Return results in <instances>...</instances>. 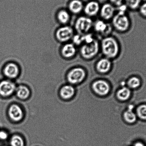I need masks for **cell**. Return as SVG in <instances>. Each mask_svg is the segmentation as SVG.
Segmentation results:
<instances>
[{
    "label": "cell",
    "instance_id": "14",
    "mask_svg": "<svg viewBox=\"0 0 146 146\" xmlns=\"http://www.w3.org/2000/svg\"><path fill=\"white\" fill-rule=\"evenodd\" d=\"M3 73L6 77L13 79L17 77L19 73V67L14 63H9L5 66L3 69Z\"/></svg>",
    "mask_w": 146,
    "mask_h": 146
},
{
    "label": "cell",
    "instance_id": "22",
    "mask_svg": "<svg viewBox=\"0 0 146 146\" xmlns=\"http://www.w3.org/2000/svg\"><path fill=\"white\" fill-rule=\"evenodd\" d=\"M141 84L140 79L137 76H132L127 81V86L131 89H137L139 87Z\"/></svg>",
    "mask_w": 146,
    "mask_h": 146
},
{
    "label": "cell",
    "instance_id": "30",
    "mask_svg": "<svg viewBox=\"0 0 146 146\" xmlns=\"http://www.w3.org/2000/svg\"><path fill=\"white\" fill-rule=\"evenodd\" d=\"M134 146H145L144 143L140 142H137L134 145Z\"/></svg>",
    "mask_w": 146,
    "mask_h": 146
},
{
    "label": "cell",
    "instance_id": "29",
    "mask_svg": "<svg viewBox=\"0 0 146 146\" xmlns=\"http://www.w3.org/2000/svg\"><path fill=\"white\" fill-rule=\"evenodd\" d=\"M140 13L143 16L146 17V3L140 5L139 7Z\"/></svg>",
    "mask_w": 146,
    "mask_h": 146
},
{
    "label": "cell",
    "instance_id": "17",
    "mask_svg": "<svg viewBox=\"0 0 146 146\" xmlns=\"http://www.w3.org/2000/svg\"><path fill=\"white\" fill-rule=\"evenodd\" d=\"M84 5L81 0H72L69 3V9L72 13L77 15L83 11Z\"/></svg>",
    "mask_w": 146,
    "mask_h": 146
},
{
    "label": "cell",
    "instance_id": "19",
    "mask_svg": "<svg viewBox=\"0 0 146 146\" xmlns=\"http://www.w3.org/2000/svg\"><path fill=\"white\" fill-rule=\"evenodd\" d=\"M131 92L129 88L123 87L119 89L117 93V96L119 100L125 101L128 100L131 96Z\"/></svg>",
    "mask_w": 146,
    "mask_h": 146
},
{
    "label": "cell",
    "instance_id": "13",
    "mask_svg": "<svg viewBox=\"0 0 146 146\" xmlns=\"http://www.w3.org/2000/svg\"><path fill=\"white\" fill-rule=\"evenodd\" d=\"M112 64L111 60L107 58H102L98 61L96 65V69L98 73L106 74L111 70Z\"/></svg>",
    "mask_w": 146,
    "mask_h": 146
},
{
    "label": "cell",
    "instance_id": "10",
    "mask_svg": "<svg viewBox=\"0 0 146 146\" xmlns=\"http://www.w3.org/2000/svg\"><path fill=\"white\" fill-rule=\"evenodd\" d=\"M74 35V31L73 28L68 26L59 28L56 33L58 39L62 42H68L72 39Z\"/></svg>",
    "mask_w": 146,
    "mask_h": 146
},
{
    "label": "cell",
    "instance_id": "2",
    "mask_svg": "<svg viewBox=\"0 0 146 146\" xmlns=\"http://www.w3.org/2000/svg\"><path fill=\"white\" fill-rule=\"evenodd\" d=\"M80 46L79 52L80 56L86 60L93 59L100 50V43L96 39L90 43H84Z\"/></svg>",
    "mask_w": 146,
    "mask_h": 146
},
{
    "label": "cell",
    "instance_id": "25",
    "mask_svg": "<svg viewBox=\"0 0 146 146\" xmlns=\"http://www.w3.org/2000/svg\"><path fill=\"white\" fill-rule=\"evenodd\" d=\"M125 5L127 8L134 10L138 9L140 6L141 0H125Z\"/></svg>",
    "mask_w": 146,
    "mask_h": 146
},
{
    "label": "cell",
    "instance_id": "24",
    "mask_svg": "<svg viewBox=\"0 0 146 146\" xmlns=\"http://www.w3.org/2000/svg\"><path fill=\"white\" fill-rule=\"evenodd\" d=\"M137 115L141 120L146 121V104L140 105L136 110Z\"/></svg>",
    "mask_w": 146,
    "mask_h": 146
},
{
    "label": "cell",
    "instance_id": "7",
    "mask_svg": "<svg viewBox=\"0 0 146 146\" xmlns=\"http://www.w3.org/2000/svg\"><path fill=\"white\" fill-rule=\"evenodd\" d=\"M17 86L13 82L9 80H4L0 82V96L8 97L15 93Z\"/></svg>",
    "mask_w": 146,
    "mask_h": 146
},
{
    "label": "cell",
    "instance_id": "11",
    "mask_svg": "<svg viewBox=\"0 0 146 146\" xmlns=\"http://www.w3.org/2000/svg\"><path fill=\"white\" fill-rule=\"evenodd\" d=\"M100 7L98 2L91 1L84 5L83 11L86 16L91 18L98 15L100 13Z\"/></svg>",
    "mask_w": 146,
    "mask_h": 146
},
{
    "label": "cell",
    "instance_id": "1",
    "mask_svg": "<svg viewBox=\"0 0 146 146\" xmlns=\"http://www.w3.org/2000/svg\"><path fill=\"white\" fill-rule=\"evenodd\" d=\"M100 50L104 57L110 60L118 56L120 52V46L117 40L113 36L104 37L100 43Z\"/></svg>",
    "mask_w": 146,
    "mask_h": 146
},
{
    "label": "cell",
    "instance_id": "27",
    "mask_svg": "<svg viewBox=\"0 0 146 146\" xmlns=\"http://www.w3.org/2000/svg\"><path fill=\"white\" fill-rule=\"evenodd\" d=\"M9 133L6 130H0V141H5L9 138Z\"/></svg>",
    "mask_w": 146,
    "mask_h": 146
},
{
    "label": "cell",
    "instance_id": "9",
    "mask_svg": "<svg viewBox=\"0 0 146 146\" xmlns=\"http://www.w3.org/2000/svg\"><path fill=\"white\" fill-rule=\"evenodd\" d=\"M92 88L95 93L101 96L108 94L110 90L109 83L102 79H100L94 82Z\"/></svg>",
    "mask_w": 146,
    "mask_h": 146
},
{
    "label": "cell",
    "instance_id": "8",
    "mask_svg": "<svg viewBox=\"0 0 146 146\" xmlns=\"http://www.w3.org/2000/svg\"><path fill=\"white\" fill-rule=\"evenodd\" d=\"M115 8L110 3H106L100 7V13L102 19L108 21L112 19L115 15Z\"/></svg>",
    "mask_w": 146,
    "mask_h": 146
},
{
    "label": "cell",
    "instance_id": "31",
    "mask_svg": "<svg viewBox=\"0 0 146 146\" xmlns=\"http://www.w3.org/2000/svg\"><path fill=\"white\" fill-rule=\"evenodd\" d=\"M0 146H8L5 145H1Z\"/></svg>",
    "mask_w": 146,
    "mask_h": 146
},
{
    "label": "cell",
    "instance_id": "18",
    "mask_svg": "<svg viewBox=\"0 0 146 146\" xmlns=\"http://www.w3.org/2000/svg\"><path fill=\"white\" fill-rule=\"evenodd\" d=\"M15 93L17 97L22 100H25L29 97L30 95L29 89L26 86L20 85L16 88Z\"/></svg>",
    "mask_w": 146,
    "mask_h": 146
},
{
    "label": "cell",
    "instance_id": "3",
    "mask_svg": "<svg viewBox=\"0 0 146 146\" xmlns=\"http://www.w3.org/2000/svg\"><path fill=\"white\" fill-rule=\"evenodd\" d=\"M112 20V26L117 32L124 33L129 29L130 21L126 13L117 12Z\"/></svg>",
    "mask_w": 146,
    "mask_h": 146
},
{
    "label": "cell",
    "instance_id": "28",
    "mask_svg": "<svg viewBox=\"0 0 146 146\" xmlns=\"http://www.w3.org/2000/svg\"><path fill=\"white\" fill-rule=\"evenodd\" d=\"M110 3L114 5V6L118 7L123 4L124 0H109Z\"/></svg>",
    "mask_w": 146,
    "mask_h": 146
},
{
    "label": "cell",
    "instance_id": "4",
    "mask_svg": "<svg viewBox=\"0 0 146 146\" xmlns=\"http://www.w3.org/2000/svg\"><path fill=\"white\" fill-rule=\"evenodd\" d=\"M94 22L91 18L86 16L79 17L75 23V29L77 34L84 35L89 33L93 28Z\"/></svg>",
    "mask_w": 146,
    "mask_h": 146
},
{
    "label": "cell",
    "instance_id": "5",
    "mask_svg": "<svg viewBox=\"0 0 146 146\" xmlns=\"http://www.w3.org/2000/svg\"><path fill=\"white\" fill-rule=\"evenodd\" d=\"M86 75V70L83 68H74L72 69L68 73L67 80L69 83L71 84H78L84 80Z\"/></svg>",
    "mask_w": 146,
    "mask_h": 146
},
{
    "label": "cell",
    "instance_id": "26",
    "mask_svg": "<svg viewBox=\"0 0 146 146\" xmlns=\"http://www.w3.org/2000/svg\"><path fill=\"white\" fill-rule=\"evenodd\" d=\"M74 45L81 46L83 43V35L77 34L74 35L72 39Z\"/></svg>",
    "mask_w": 146,
    "mask_h": 146
},
{
    "label": "cell",
    "instance_id": "15",
    "mask_svg": "<svg viewBox=\"0 0 146 146\" xmlns=\"http://www.w3.org/2000/svg\"><path fill=\"white\" fill-rule=\"evenodd\" d=\"M76 53V45L73 43H67L62 48V53L64 57L66 58H70L74 57Z\"/></svg>",
    "mask_w": 146,
    "mask_h": 146
},
{
    "label": "cell",
    "instance_id": "12",
    "mask_svg": "<svg viewBox=\"0 0 146 146\" xmlns=\"http://www.w3.org/2000/svg\"><path fill=\"white\" fill-rule=\"evenodd\" d=\"M8 114L11 119L15 122L21 121L24 116L22 108L16 104H13L10 106L8 110Z\"/></svg>",
    "mask_w": 146,
    "mask_h": 146
},
{
    "label": "cell",
    "instance_id": "21",
    "mask_svg": "<svg viewBox=\"0 0 146 146\" xmlns=\"http://www.w3.org/2000/svg\"><path fill=\"white\" fill-rule=\"evenodd\" d=\"M10 146H25V140L19 135H13L9 140Z\"/></svg>",
    "mask_w": 146,
    "mask_h": 146
},
{
    "label": "cell",
    "instance_id": "16",
    "mask_svg": "<svg viewBox=\"0 0 146 146\" xmlns=\"http://www.w3.org/2000/svg\"><path fill=\"white\" fill-rule=\"evenodd\" d=\"M75 92V89L73 86L70 85H65L60 89V95L64 100H68L73 97Z\"/></svg>",
    "mask_w": 146,
    "mask_h": 146
},
{
    "label": "cell",
    "instance_id": "20",
    "mask_svg": "<svg viewBox=\"0 0 146 146\" xmlns=\"http://www.w3.org/2000/svg\"><path fill=\"white\" fill-rule=\"evenodd\" d=\"M133 110V109L128 108L123 114L124 119L127 123H133L137 120V114L134 112Z\"/></svg>",
    "mask_w": 146,
    "mask_h": 146
},
{
    "label": "cell",
    "instance_id": "23",
    "mask_svg": "<svg viewBox=\"0 0 146 146\" xmlns=\"http://www.w3.org/2000/svg\"><path fill=\"white\" fill-rule=\"evenodd\" d=\"M58 18L61 23L66 24L70 20V15L67 11L62 10L58 14Z\"/></svg>",
    "mask_w": 146,
    "mask_h": 146
},
{
    "label": "cell",
    "instance_id": "6",
    "mask_svg": "<svg viewBox=\"0 0 146 146\" xmlns=\"http://www.w3.org/2000/svg\"><path fill=\"white\" fill-rule=\"evenodd\" d=\"M93 28L95 32L104 37L110 36L112 32V25L102 19H98L94 23Z\"/></svg>",
    "mask_w": 146,
    "mask_h": 146
}]
</instances>
